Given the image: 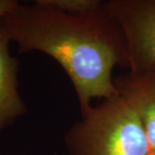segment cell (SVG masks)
<instances>
[{"label": "cell", "mask_w": 155, "mask_h": 155, "mask_svg": "<svg viewBox=\"0 0 155 155\" xmlns=\"http://www.w3.org/2000/svg\"><path fill=\"white\" fill-rule=\"evenodd\" d=\"M18 4L17 0H0V17L12 11Z\"/></svg>", "instance_id": "obj_7"}, {"label": "cell", "mask_w": 155, "mask_h": 155, "mask_svg": "<svg viewBox=\"0 0 155 155\" xmlns=\"http://www.w3.org/2000/svg\"><path fill=\"white\" fill-rule=\"evenodd\" d=\"M35 2L73 15L93 12L104 5V2L100 0H35Z\"/></svg>", "instance_id": "obj_6"}, {"label": "cell", "mask_w": 155, "mask_h": 155, "mask_svg": "<svg viewBox=\"0 0 155 155\" xmlns=\"http://www.w3.org/2000/svg\"><path fill=\"white\" fill-rule=\"evenodd\" d=\"M20 54L39 51L64 68L76 90L82 116L91 100L119 94L112 71L129 67L122 28L104 5L85 14H68L40 5L18 4L0 17Z\"/></svg>", "instance_id": "obj_1"}, {"label": "cell", "mask_w": 155, "mask_h": 155, "mask_svg": "<svg viewBox=\"0 0 155 155\" xmlns=\"http://www.w3.org/2000/svg\"><path fill=\"white\" fill-rule=\"evenodd\" d=\"M119 94L138 115L150 147L155 155V64L130 69L114 78Z\"/></svg>", "instance_id": "obj_4"}, {"label": "cell", "mask_w": 155, "mask_h": 155, "mask_svg": "<svg viewBox=\"0 0 155 155\" xmlns=\"http://www.w3.org/2000/svg\"><path fill=\"white\" fill-rule=\"evenodd\" d=\"M11 40L0 19V132L27 112L18 91L19 61L10 54Z\"/></svg>", "instance_id": "obj_5"}, {"label": "cell", "mask_w": 155, "mask_h": 155, "mask_svg": "<svg viewBox=\"0 0 155 155\" xmlns=\"http://www.w3.org/2000/svg\"><path fill=\"white\" fill-rule=\"evenodd\" d=\"M104 6L124 34L128 70L155 64V0H110Z\"/></svg>", "instance_id": "obj_3"}, {"label": "cell", "mask_w": 155, "mask_h": 155, "mask_svg": "<svg viewBox=\"0 0 155 155\" xmlns=\"http://www.w3.org/2000/svg\"><path fill=\"white\" fill-rule=\"evenodd\" d=\"M70 155H151L143 125L121 95L91 107L65 136Z\"/></svg>", "instance_id": "obj_2"}]
</instances>
